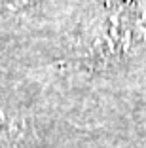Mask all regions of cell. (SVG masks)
Segmentation results:
<instances>
[{
  "instance_id": "cell-1",
  "label": "cell",
  "mask_w": 146,
  "mask_h": 148,
  "mask_svg": "<svg viewBox=\"0 0 146 148\" xmlns=\"http://www.w3.org/2000/svg\"><path fill=\"white\" fill-rule=\"evenodd\" d=\"M25 135V122L15 112L0 106V144H13Z\"/></svg>"
}]
</instances>
